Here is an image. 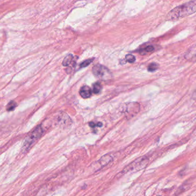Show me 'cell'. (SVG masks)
Returning a JSON list of instances; mask_svg holds the SVG:
<instances>
[{
	"mask_svg": "<svg viewBox=\"0 0 196 196\" xmlns=\"http://www.w3.org/2000/svg\"><path fill=\"white\" fill-rule=\"evenodd\" d=\"M196 1H191L182 5L179 6L170 11L167 14V20H177L181 18L189 16L195 13L196 8Z\"/></svg>",
	"mask_w": 196,
	"mask_h": 196,
	"instance_id": "1",
	"label": "cell"
},
{
	"mask_svg": "<svg viewBox=\"0 0 196 196\" xmlns=\"http://www.w3.org/2000/svg\"><path fill=\"white\" fill-rule=\"evenodd\" d=\"M94 76L101 80H108L112 77V74L109 69L101 65H95L92 69Z\"/></svg>",
	"mask_w": 196,
	"mask_h": 196,
	"instance_id": "2",
	"label": "cell"
},
{
	"mask_svg": "<svg viewBox=\"0 0 196 196\" xmlns=\"http://www.w3.org/2000/svg\"><path fill=\"white\" fill-rule=\"evenodd\" d=\"M43 133V129L42 127L40 125L38 126L31 133L29 136H28L27 139L25 140V143L24 144V150H27L29 149V147H30L32 143L35 142L36 140H38L39 137H40Z\"/></svg>",
	"mask_w": 196,
	"mask_h": 196,
	"instance_id": "3",
	"label": "cell"
},
{
	"mask_svg": "<svg viewBox=\"0 0 196 196\" xmlns=\"http://www.w3.org/2000/svg\"><path fill=\"white\" fill-rule=\"evenodd\" d=\"M147 162L148 159L145 157L138 159L135 161H134L133 163H132L131 164H130L128 167H127L124 171H126V172H128L129 171L133 170V169H136V171L143 169V168H144L146 166Z\"/></svg>",
	"mask_w": 196,
	"mask_h": 196,
	"instance_id": "4",
	"label": "cell"
},
{
	"mask_svg": "<svg viewBox=\"0 0 196 196\" xmlns=\"http://www.w3.org/2000/svg\"><path fill=\"white\" fill-rule=\"evenodd\" d=\"M139 110V103H128L126 108V112L127 113V114L131 115L132 117L137 114Z\"/></svg>",
	"mask_w": 196,
	"mask_h": 196,
	"instance_id": "5",
	"label": "cell"
},
{
	"mask_svg": "<svg viewBox=\"0 0 196 196\" xmlns=\"http://www.w3.org/2000/svg\"><path fill=\"white\" fill-rule=\"evenodd\" d=\"M92 90L91 88L87 85H84L80 89L79 94L82 98H88L92 96Z\"/></svg>",
	"mask_w": 196,
	"mask_h": 196,
	"instance_id": "6",
	"label": "cell"
},
{
	"mask_svg": "<svg viewBox=\"0 0 196 196\" xmlns=\"http://www.w3.org/2000/svg\"><path fill=\"white\" fill-rule=\"evenodd\" d=\"M74 59V56L72 54L67 55L62 62V65L63 66H69L71 63Z\"/></svg>",
	"mask_w": 196,
	"mask_h": 196,
	"instance_id": "7",
	"label": "cell"
},
{
	"mask_svg": "<svg viewBox=\"0 0 196 196\" xmlns=\"http://www.w3.org/2000/svg\"><path fill=\"white\" fill-rule=\"evenodd\" d=\"M112 161V158H111L110 156L105 155L100 160V162L101 163V164L103 167V166H105V165L108 164Z\"/></svg>",
	"mask_w": 196,
	"mask_h": 196,
	"instance_id": "8",
	"label": "cell"
},
{
	"mask_svg": "<svg viewBox=\"0 0 196 196\" xmlns=\"http://www.w3.org/2000/svg\"><path fill=\"white\" fill-rule=\"evenodd\" d=\"M102 90V86L100 82H96L93 84V92L94 94H99Z\"/></svg>",
	"mask_w": 196,
	"mask_h": 196,
	"instance_id": "9",
	"label": "cell"
},
{
	"mask_svg": "<svg viewBox=\"0 0 196 196\" xmlns=\"http://www.w3.org/2000/svg\"><path fill=\"white\" fill-rule=\"evenodd\" d=\"M17 103L14 101H11L9 103H8L6 106V110L7 111H12L16 108Z\"/></svg>",
	"mask_w": 196,
	"mask_h": 196,
	"instance_id": "10",
	"label": "cell"
},
{
	"mask_svg": "<svg viewBox=\"0 0 196 196\" xmlns=\"http://www.w3.org/2000/svg\"><path fill=\"white\" fill-rule=\"evenodd\" d=\"M154 47L153 46H148L143 49H140V54L142 55L146 54L147 52H151L154 51Z\"/></svg>",
	"mask_w": 196,
	"mask_h": 196,
	"instance_id": "11",
	"label": "cell"
},
{
	"mask_svg": "<svg viewBox=\"0 0 196 196\" xmlns=\"http://www.w3.org/2000/svg\"><path fill=\"white\" fill-rule=\"evenodd\" d=\"M159 68V65L156 63H152L148 66L147 70L150 72H154L157 70Z\"/></svg>",
	"mask_w": 196,
	"mask_h": 196,
	"instance_id": "12",
	"label": "cell"
},
{
	"mask_svg": "<svg viewBox=\"0 0 196 196\" xmlns=\"http://www.w3.org/2000/svg\"><path fill=\"white\" fill-rule=\"evenodd\" d=\"M125 60L127 62H128V63H134L136 60V58L135 56H133V55L132 54H128L125 56Z\"/></svg>",
	"mask_w": 196,
	"mask_h": 196,
	"instance_id": "13",
	"label": "cell"
},
{
	"mask_svg": "<svg viewBox=\"0 0 196 196\" xmlns=\"http://www.w3.org/2000/svg\"><path fill=\"white\" fill-rule=\"evenodd\" d=\"M93 59H87V60H85L83 61V62H82L81 64H80V68H84V67H87L92 62H93Z\"/></svg>",
	"mask_w": 196,
	"mask_h": 196,
	"instance_id": "14",
	"label": "cell"
},
{
	"mask_svg": "<svg viewBox=\"0 0 196 196\" xmlns=\"http://www.w3.org/2000/svg\"><path fill=\"white\" fill-rule=\"evenodd\" d=\"M89 126L92 128H94L95 127H96V124L94 123V122H90L89 124Z\"/></svg>",
	"mask_w": 196,
	"mask_h": 196,
	"instance_id": "15",
	"label": "cell"
},
{
	"mask_svg": "<svg viewBox=\"0 0 196 196\" xmlns=\"http://www.w3.org/2000/svg\"><path fill=\"white\" fill-rule=\"evenodd\" d=\"M103 123H100V122H98L97 124H96V126L98 127H103Z\"/></svg>",
	"mask_w": 196,
	"mask_h": 196,
	"instance_id": "16",
	"label": "cell"
}]
</instances>
